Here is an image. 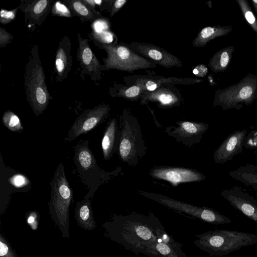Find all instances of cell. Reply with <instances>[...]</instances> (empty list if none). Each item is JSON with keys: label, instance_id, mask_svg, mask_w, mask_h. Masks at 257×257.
Masks as SVG:
<instances>
[{"label": "cell", "instance_id": "obj_24", "mask_svg": "<svg viewBox=\"0 0 257 257\" xmlns=\"http://www.w3.org/2000/svg\"><path fill=\"white\" fill-rule=\"evenodd\" d=\"M63 2L82 23L89 21L92 24L102 17L98 11L90 8L83 0H64Z\"/></svg>", "mask_w": 257, "mask_h": 257}, {"label": "cell", "instance_id": "obj_34", "mask_svg": "<svg viewBox=\"0 0 257 257\" xmlns=\"http://www.w3.org/2000/svg\"><path fill=\"white\" fill-rule=\"evenodd\" d=\"M19 7L12 10H6L2 9L0 12V22L2 24L7 25L14 21L16 17V14Z\"/></svg>", "mask_w": 257, "mask_h": 257}, {"label": "cell", "instance_id": "obj_23", "mask_svg": "<svg viewBox=\"0 0 257 257\" xmlns=\"http://www.w3.org/2000/svg\"><path fill=\"white\" fill-rule=\"evenodd\" d=\"M233 28L231 26L215 25L206 27L197 34L192 42L194 47H205L210 41L218 37H223L230 33Z\"/></svg>", "mask_w": 257, "mask_h": 257}, {"label": "cell", "instance_id": "obj_38", "mask_svg": "<svg viewBox=\"0 0 257 257\" xmlns=\"http://www.w3.org/2000/svg\"><path fill=\"white\" fill-rule=\"evenodd\" d=\"M207 73V67L203 64L196 66L193 70V73L198 77H204Z\"/></svg>", "mask_w": 257, "mask_h": 257}, {"label": "cell", "instance_id": "obj_4", "mask_svg": "<svg viewBox=\"0 0 257 257\" xmlns=\"http://www.w3.org/2000/svg\"><path fill=\"white\" fill-rule=\"evenodd\" d=\"M46 75L42 65L38 44L31 50L24 74V87L27 100L36 116L47 108L51 96L45 83Z\"/></svg>", "mask_w": 257, "mask_h": 257}, {"label": "cell", "instance_id": "obj_26", "mask_svg": "<svg viewBox=\"0 0 257 257\" xmlns=\"http://www.w3.org/2000/svg\"><path fill=\"white\" fill-rule=\"evenodd\" d=\"M135 84L129 87L114 84L109 88V94L112 97H121L128 100H135L141 97L146 91L141 85Z\"/></svg>", "mask_w": 257, "mask_h": 257}, {"label": "cell", "instance_id": "obj_29", "mask_svg": "<svg viewBox=\"0 0 257 257\" xmlns=\"http://www.w3.org/2000/svg\"><path fill=\"white\" fill-rule=\"evenodd\" d=\"M245 20L257 34V19L246 0H235Z\"/></svg>", "mask_w": 257, "mask_h": 257}, {"label": "cell", "instance_id": "obj_22", "mask_svg": "<svg viewBox=\"0 0 257 257\" xmlns=\"http://www.w3.org/2000/svg\"><path fill=\"white\" fill-rule=\"evenodd\" d=\"M75 217L78 225L85 230H91L96 227L90 199L84 198L77 203Z\"/></svg>", "mask_w": 257, "mask_h": 257}, {"label": "cell", "instance_id": "obj_18", "mask_svg": "<svg viewBox=\"0 0 257 257\" xmlns=\"http://www.w3.org/2000/svg\"><path fill=\"white\" fill-rule=\"evenodd\" d=\"M55 2L53 0H22L19 9L24 14L28 28L41 26L51 12Z\"/></svg>", "mask_w": 257, "mask_h": 257}, {"label": "cell", "instance_id": "obj_14", "mask_svg": "<svg viewBox=\"0 0 257 257\" xmlns=\"http://www.w3.org/2000/svg\"><path fill=\"white\" fill-rule=\"evenodd\" d=\"M157 239L145 248L144 254L150 257H187L182 244L175 241L162 225L157 229Z\"/></svg>", "mask_w": 257, "mask_h": 257}, {"label": "cell", "instance_id": "obj_32", "mask_svg": "<svg viewBox=\"0 0 257 257\" xmlns=\"http://www.w3.org/2000/svg\"><path fill=\"white\" fill-rule=\"evenodd\" d=\"M51 12L53 15L59 17L72 18L75 16L70 9L60 1L54 3Z\"/></svg>", "mask_w": 257, "mask_h": 257}, {"label": "cell", "instance_id": "obj_8", "mask_svg": "<svg viewBox=\"0 0 257 257\" xmlns=\"http://www.w3.org/2000/svg\"><path fill=\"white\" fill-rule=\"evenodd\" d=\"M95 45L106 52L107 57L102 58L103 71L116 69L132 72L137 70L157 67L155 63L136 53L128 45L123 43Z\"/></svg>", "mask_w": 257, "mask_h": 257}, {"label": "cell", "instance_id": "obj_43", "mask_svg": "<svg viewBox=\"0 0 257 257\" xmlns=\"http://www.w3.org/2000/svg\"><path fill=\"white\" fill-rule=\"evenodd\" d=\"M254 185H257V184H254Z\"/></svg>", "mask_w": 257, "mask_h": 257}, {"label": "cell", "instance_id": "obj_40", "mask_svg": "<svg viewBox=\"0 0 257 257\" xmlns=\"http://www.w3.org/2000/svg\"><path fill=\"white\" fill-rule=\"evenodd\" d=\"M253 7L257 14V0H251Z\"/></svg>", "mask_w": 257, "mask_h": 257}, {"label": "cell", "instance_id": "obj_13", "mask_svg": "<svg viewBox=\"0 0 257 257\" xmlns=\"http://www.w3.org/2000/svg\"><path fill=\"white\" fill-rule=\"evenodd\" d=\"M149 175L154 179L166 181L174 186L180 183L201 181L206 178L204 174L195 170L168 166L154 167Z\"/></svg>", "mask_w": 257, "mask_h": 257}, {"label": "cell", "instance_id": "obj_10", "mask_svg": "<svg viewBox=\"0 0 257 257\" xmlns=\"http://www.w3.org/2000/svg\"><path fill=\"white\" fill-rule=\"evenodd\" d=\"M110 110L109 105L104 103L84 110L75 120L64 141L71 142L79 136L87 133L105 120Z\"/></svg>", "mask_w": 257, "mask_h": 257}, {"label": "cell", "instance_id": "obj_16", "mask_svg": "<svg viewBox=\"0 0 257 257\" xmlns=\"http://www.w3.org/2000/svg\"><path fill=\"white\" fill-rule=\"evenodd\" d=\"M221 195L235 209L257 223V201L238 186L223 190Z\"/></svg>", "mask_w": 257, "mask_h": 257}, {"label": "cell", "instance_id": "obj_21", "mask_svg": "<svg viewBox=\"0 0 257 257\" xmlns=\"http://www.w3.org/2000/svg\"><path fill=\"white\" fill-rule=\"evenodd\" d=\"M119 140V127L116 118H113L108 123L104 133L101 148L103 159L109 160L116 151H118Z\"/></svg>", "mask_w": 257, "mask_h": 257}, {"label": "cell", "instance_id": "obj_12", "mask_svg": "<svg viewBox=\"0 0 257 257\" xmlns=\"http://www.w3.org/2000/svg\"><path fill=\"white\" fill-rule=\"evenodd\" d=\"M176 124L177 126L166 127L165 132L178 142L189 147L199 143L203 134L209 128V125L202 122L180 121Z\"/></svg>", "mask_w": 257, "mask_h": 257}, {"label": "cell", "instance_id": "obj_19", "mask_svg": "<svg viewBox=\"0 0 257 257\" xmlns=\"http://www.w3.org/2000/svg\"><path fill=\"white\" fill-rule=\"evenodd\" d=\"M71 50L70 39L68 36H65L60 41L56 53L55 67L56 81L65 80L71 70L72 66Z\"/></svg>", "mask_w": 257, "mask_h": 257}, {"label": "cell", "instance_id": "obj_7", "mask_svg": "<svg viewBox=\"0 0 257 257\" xmlns=\"http://www.w3.org/2000/svg\"><path fill=\"white\" fill-rule=\"evenodd\" d=\"M257 99V75L248 73L238 82L215 91L213 106H220L224 110H240Z\"/></svg>", "mask_w": 257, "mask_h": 257}, {"label": "cell", "instance_id": "obj_6", "mask_svg": "<svg viewBox=\"0 0 257 257\" xmlns=\"http://www.w3.org/2000/svg\"><path fill=\"white\" fill-rule=\"evenodd\" d=\"M118 153L123 162L135 167L147 153L139 121L124 109L120 117Z\"/></svg>", "mask_w": 257, "mask_h": 257}, {"label": "cell", "instance_id": "obj_42", "mask_svg": "<svg viewBox=\"0 0 257 257\" xmlns=\"http://www.w3.org/2000/svg\"><path fill=\"white\" fill-rule=\"evenodd\" d=\"M256 121H257V114H256Z\"/></svg>", "mask_w": 257, "mask_h": 257}, {"label": "cell", "instance_id": "obj_11", "mask_svg": "<svg viewBox=\"0 0 257 257\" xmlns=\"http://www.w3.org/2000/svg\"><path fill=\"white\" fill-rule=\"evenodd\" d=\"M78 47L76 58L80 64V77L84 80L88 75L95 82L100 80L102 70V65L91 50L89 40L83 39L77 32Z\"/></svg>", "mask_w": 257, "mask_h": 257}, {"label": "cell", "instance_id": "obj_28", "mask_svg": "<svg viewBox=\"0 0 257 257\" xmlns=\"http://www.w3.org/2000/svg\"><path fill=\"white\" fill-rule=\"evenodd\" d=\"M2 121L5 126L12 132L21 133L24 130L19 117L10 110L4 113Z\"/></svg>", "mask_w": 257, "mask_h": 257}, {"label": "cell", "instance_id": "obj_3", "mask_svg": "<svg viewBox=\"0 0 257 257\" xmlns=\"http://www.w3.org/2000/svg\"><path fill=\"white\" fill-rule=\"evenodd\" d=\"M74 150L73 161L81 181L88 190L84 198L92 199L99 187L117 176L121 168L117 167L110 172L102 170L97 165L87 140H80Z\"/></svg>", "mask_w": 257, "mask_h": 257}, {"label": "cell", "instance_id": "obj_5", "mask_svg": "<svg viewBox=\"0 0 257 257\" xmlns=\"http://www.w3.org/2000/svg\"><path fill=\"white\" fill-rule=\"evenodd\" d=\"M50 185L51 191L49 203V214L63 237L69 238V210L73 196V190L66 177L63 163L57 166Z\"/></svg>", "mask_w": 257, "mask_h": 257}, {"label": "cell", "instance_id": "obj_17", "mask_svg": "<svg viewBox=\"0 0 257 257\" xmlns=\"http://www.w3.org/2000/svg\"><path fill=\"white\" fill-rule=\"evenodd\" d=\"M247 132V130L244 128L229 134L214 152L213 158L215 163H225L240 153Z\"/></svg>", "mask_w": 257, "mask_h": 257}, {"label": "cell", "instance_id": "obj_30", "mask_svg": "<svg viewBox=\"0 0 257 257\" xmlns=\"http://www.w3.org/2000/svg\"><path fill=\"white\" fill-rule=\"evenodd\" d=\"M9 183L13 187L14 192H24L31 188V183L28 178L20 173L14 174L9 178Z\"/></svg>", "mask_w": 257, "mask_h": 257}, {"label": "cell", "instance_id": "obj_37", "mask_svg": "<svg viewBox=\"0 0 257 257\" xmlns=\"http://www.w3.org/2000/svg\"><path fill=\"white\" fill-rule=\"evenodd\" d=\"M13 36L7 32L5 28H0V47L3 48L11 43L13 40Z\"/></svg>", "mask_w": 257, "mask_h": 257}, {"label": "cell", "instance_id": "obj_15", "mask_svg": "<svg viewBox=\"0 0 257 257\" xmlns=\"http://www.w3.org/2000/svg\"><path fill=\"white\" fill-rule=\"evenodd\" d=\"M128 46L136 53L164 68L183 66L181 60L176 56L154 44L133 42Z\"/></svg>", "mask_w": 257, "mask_h": 257}, {"label": "cell", "instance_id": "obj_41", "mask_svg": "<svg viewBox=\"0 0 257 257\" xmlns=\"http://www.w3.org/2000/svg\"><path fill=\"white\" fill-rule=\"evenodd\" d=\"M252 187L254 188L257 191V185H252Z\"/></svg>", "mask_w": 257, "mask_h": 257}, {"label": "cell", "instance_id": "obj_25", "mask_svg": "<svg viewBox=\"0 0 257 257\" xmlns=\"http://www.w3.org/2000/svg\"><path fill=\"white\" fill-rule=\"evenodd\" d=\"M234 49L233 46H229L215 52L208 63L211 70L215 73L225 71L230 64Z\"/></svg>", "mask_w": 257, "mask_h": 257}, {"label": "cell", "instance_id": "obj_31", "mask_svg": "<svg viewBox=\"0 0 257 257\" xmlns=\"http://www.w3.org/2000/svg\"><path fill=\"white\" fill-rule=\"evenodd\" d=\"M88 36L95 45L112 44L111 42L113 39V34L108 30L99 33L91 31Z\"/></svg>", "mask_w": 257, "mask_h": 257}, {"label": "cell", "instance_id": "obj_35", "mask_svg": "<svg viewBox=\"0 0 257 257\" xmlns=\"http://www.w3.org/2000/svg\"><path fill=\"white\" fill-rule=\"evenodd\" d=\"M243 147L249 149L257 148V130L251 131L247 135Z\"/></svg>", "mask_w": 257, "mask_h": 257}, {"label": "cell", "instance_id": "obj_27", "mask_svg": "<svg viewBox=\"0 0 257 257\" xmlns=\"http://www.w3.org/2000/svg\"><path fill=\"white\" fill-rule=\"evenodd\" d=\"M229 175L232 178L248 185L257 184V165H247L231 171Z\"/></svg>", "mask_w": 257, "mask_h": 257}, {"label": "cell", "instance_id": "obj_1", "mask_svg": "<svg viewBox=\"0 0 257 257\" xmlns=\"http://www.w3.org/2000/svg\"><path fill=\"white\" fill-rule=\"evenodd\" d=\"M161 224L152 213L146 216L135 212L127 215L114 214L102 226L107 237L127 250L144 254L146 246L157 239V229Z\"/></svg>", "mask_w": 257, "mask_h": 257}, {"label": "cell", "instance_id": "obj_20", "mask_svg": "<svg viewBox=\"0 0 257 257\" xmlns=\"http://www.w3.org/2000/svg\"><path fill=\"white\" fill-rule=\"evenodd\" d=\"M182 100L179 92H175L170 88L160 87L152 91H145L141 97V104H147L149 101L155 102L158 107L163 108L179 106Z\"/></svg>", "mask_w": 257, "mask_h": 257}, {"label": "cell", "instance_id": "obj_2", "mask_svg": "<svg viewBox=\"0 0 257 257\" xmlns=\"http://www.w3.org/2000/svg\"><path fill=\"white\" fill-rule=\"evenodd\" d=\"M194 244L210 256H222L257 243L255 234L226 229L209 230L197 235Z\"/></svg>", "mask_w": 257, "mask_h": 257}, {"label": "cell", "instance_id": "obj_39", "mask_svg": "<svg viewBox=\"0 0 257 257\" xmlns=\"http://www.w3.org/2000/svg\"><path fill=\"white\" fill-rule=\"evenodd\" d=\"M38 216V213L36 211H31L29 212L28 216L27 217V223L31 226L33 229H36L37 221V217Z\"/></svg>", "mask_w": 257, "mask_h": 257}, {"label": "cell", "instance_id": "obj_33", "mask_svg": "<svg viewBox=\"0 0 257 257\" xmlns=\"http://www.w3.org/2000/svg\"><path fill=\"white\" fill-rule=\"evenodd\" d=\"M0 257H18L2 233L0 234Z\"/></svg>", "mask_w": 257, "mask_h": 257}, {"label": "cell", "instance_id": "obj_9", "mask_svg": "<svg viewBox=\"0 0 257 257\" xmlns=\"http://www.w3.org/2000/svg\"><path fill=\"white\" fill-rule=\"evenodd\" d=\"M140 194L171 209L184 213L213 225L228 224L233 222L229 217L206 207H198L181 202L166 196L145 191Z\"/></svg>", "mask_w": 257, "mask_h": 257}, {"label": "cell", "instance_id": "obj_36", "mask_svg": "<svg viewBox=\"0 0 257 257\" xmlns=\"http://www.w3.org/2000/svg\"><path fill=\"white\" fill-rule=\"evenodd\" d=\"M108 22L105 19L100 18L95 20L91 24L92 31L99 33L108 30Z\"/></svg>", "mask_w": 257, "mask_h": 257}]
</instances>
